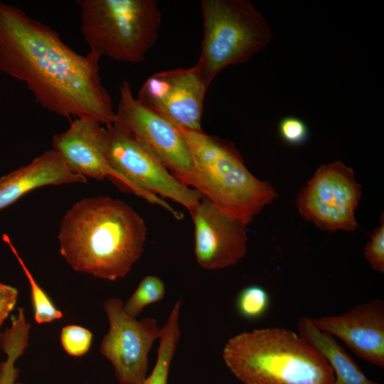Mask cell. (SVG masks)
<instances>
[{
  "label": "cell",
  "instance_id": "6da1fadb",
  "mask_svg": "<svg viewBox=\"0 0 384 384\" xmlns=\"http://www.w3.org/2000/svg\"><path fill=\"white\" fill-rule=\"evenodd\" d=\"M100 58L76 53L49 26L0 1V71L25 82L45 109L112 124L115 111L100 75Z\"/></svg>",
  "mask_w": 384,
  "mask_h": 384
},
{
  "label": "cell",
  "instance_id": "7a4b0ae2",
  "mask_svg": "<svg viewBox=\"0 0 384 384\" xmlns=\"http://www.w3.org/2000/svg\"><path fill=\"white\" fill-rule=\"evenodd\" d=\"M147 236L143 218L126 202L84 198L66 211L58 235L60 255L76 272L114 281L142 257Z\"/></svg>",
  "mask_w": 384,
  "mask_h": 384
},
{
  "label": "cell",
  "instance_id": "3957f363",
  "mask_svg": "<svg viewBox=\"0 0 384 384\" xmlns=\"http://www.w3.org/2000/svg\"><path fill=\"white\" fill-rule=\"evenodd\" d=\"M223 361L244 384H333L325 358L294 331L278 327L255 329L230 338Z\"/></svg>",
  "mask_w": 384,
  "mask_h": 384
},
{
  "label": "cell",
  "instance_id": "277c9868",
  "mask_svg": "<svg viewBox=\"0 0 384 384\" xmlns=\"http://www.w3.org/2000/svg\"><path fill=\"white\" fill-rule=\"evenodd\" d=\"M178 129L193 159V169L188 186H192L224 213L247 225L277 198L272 185L250 173L232 144L203 131Z\"/></svg>",
  "mask_w": 384,
  "mask_h": 384
},
{
  "label": "cell",
  "instance_id": "5b68a950",
  "mask_svg": "<svg viewBox=\"0 0 384 384\" xmlns=\"http://www.w3.org/2000/svg\"><path fill=\"white\" fill-rule=\"evenodd\" d=\"M82 33L90 52L140 63L158 38L161 14L154 0H78Z\"/></svg>",
  "mask_w": 384,
  "mask_h": 384
},
{
  "label": "cell",
  "instance_id": "8992f818",
  "mask_svg": "<svg viewBox=\"0 0 384 384\" xmlns=\"http://www.w3.org/2000/svg\"><path fill=\"white\" fill-rule=\"evenodd\" d=\"M203 36L196 63L208 88L226 67L243 63L272 38L267 21L247 0H202Z\"/></svg>",
  "mask_w": 384,
  "mask_h": 384
},
{
  "label": "cell",
  "instance_id": "52a82bcc",
  "mask_svg": "<svg viewBox=\"0 0 384 384\" xmlns=\"http://www.w3.org/2000/svg\"><path fill=\"white\" fill-rule=\"evenodd\" d=\"M362 195L350 167L341 161L320 166L298 194L300 215L329 231H353L358 224L355 213Z\"/></svg>",
  "mask_w": 384,
  "mask_h": 384
},
{
  "label": "cell",
  "instance_id": "ba28073f",
  "mask_svg": "<svg viewBox=\"0 0 384 384\" xmlns=\"http://www.w3.org/2000/svg\"><path fill=\"white\" fill-rule=\"evenodd\" d=\"M112 125L145 144L180 181L188 186L193 164L189 146L178 127L141 103L123 80Z\"/></svg>",
  "mask_w": 384,
  "mask_h": 384
},
{
  "label": "cell",
  "instance_id": "9c48e42d",
  "mask_svg": "<svg viewBox=\"0 0 384 384\" xmlns=\"http://www.w3.org/2000/svg\"><path fill=\"white\" fill-rule=\"evenodd\" d=\"M106 156L110 165L142 191L169 198L188 211L202 195L172 174L145 144L112 124L107 126Z\"/></svg>",
  "mask_w": 384,
  "mask_h": 384
},
{
  "label": "cell",
  "instance_id": "30bf717a",
  "mask_svg": "<svg viewBox=\"0 0 384 384\" xmlns=\"http://www.w3.org/2000/svg\"><path fill=\"white\" fill-rule=\"evenodd\" d=\"M109 331L100 346V353L114 370L120 384H143L147 375L149 353L161 332L153 318L137 320L124 310L123 302L107 299L103 305Z\"/></svg>",
  "mask_w": 384,
  "mask_h": 384
},
{
  "label": "cell",
  "instance_id": "8fae6325",
  "mask_svg": "<svg viewBox=\"0 0 384 384\" xmlns=\"http://www.w3.org/2000/svg\"><path fill=\"white\" fill-rule=\"evenodd\" d=\"M92 117L75 118L65 132L53 136V149L73 173L97 181L112 179L149 203L171 211L172 207L166 201L142 191L110 165L106 156L107 129Z\"/></svg>",
  "mask_w": 384,
  "mask_h": 384
},
{
  "label": "cell",
  "instance_id": "7c38bea8",
  "mask_svg": "<svg viewBox=\"0 0 384 384\" xmlns=\"http://www.w3.org/2000/svg\"><path fill=\"white\" fill-rule=\"evenodd\" d=\"M206 86L196 64L156 73L141 87L137 100L178 128L203 131Z\"/></svg>",
  "mask_w": 384,
  "mask_h": 384
},
{
  "label": "cell",
  "instance_id": "4fadbf2b",
  "mask_svg": "<svg viewBox=\"0 0 384 384\" xmlns=\"http://www.w3.org/2000/svg\"><path fill=\"white\" fill-rule=\"evenodd\" d=\"M189 213L194 225L195 256L202 268H225L245 256L246 224L226 215L203 196Z\"/></svg>",
  "mask_w": 384,
  "mask_h": 384
},
{
  "label": "cell",
  "instance_id": "5bb4252c",
  "mask_svg": "<svg viewBox=\"0 0 384 384\" xmlns=\"http://www.w3.org/2000/svg\"><path fill=\"white\" fill-rule=\"evenodd\" d=\"M311 320L320 331L341 339L361 358L384 366V303L381 299L357 305L340 316Z\"/></svg>",
  "mask_w": 384,
  "mask_h": 384
},
{
  "label": "cell",
  "instance_id": "9a60e30c",
  "mask_svg": "<svg viewBox=\"0 0 384 384\" xmlns=\"http://www.w3.org/2000/svg\"><path fill=\"white\" fill-rule=\"evenodd\" d=\"M76 183H87V178L70 171L56 151H46L0 178V210L36 188Z\"/></svg>",
  "mask_w": 384,
  "mask_h": 384
},
{
  "label": "cell",
  "instance_id": "2e32d148",
  "mask_svg": "<svg viewBox=\"0 0 384 384\" xmlns=\"http://www.w3.org/2000/svg\"><path fill=\"white\" fill-rule=\"evenodd\" d=\"M297 328L299 336L328 361L334 373L333 384H381L368 378L334 336L318 329L311 318L302 317Z\"/></svg>",
  "mask_w": 384,
  "mask_h": 384
},
{
  "label": "cell",
  "instance_id": "e0dca14e",
  "mask_svg": "<svg viewBox=\"0 0 384 384\" xmlns=\"http://www.w3.org/2000/svg\"><path fill=\"white\" fill-rule=\"evenodd\" d=\"M181 300L174 304L166 322L161 328L156 361L152 372L143 384H168L171 364L181 336Z\"/></svg>",
  "mask_w": 384,
  "mask_h": 384
},
{
  "label": "cell",
  "instance_id": "ac0fdd59",
  "mask_svg": "<svg viewBox=\"0 0 384 384\" xmlns=\"http://www.w3.org/2000/svg\"><path fill=\"white\" fill-rule=\"evenodd\" d=\"M2 239L9 246L28 282L35 321L42 324L62 319L63 316L62 311L55 306L49 296L36 281L9 237L4 234Z\"/></svg>",
  "mask_w": 384,
  "mask_h": 384
},
{
  "label": "cell",
  "instance_id": "d6986e66",
  "mask_svg": "<svg viewBox=\"0 0 384 384\" xmlns=\"http://www.w3.org/2000/svg\"><path fill=\"white\" fill-rule=\"evenodd\" d=\"M165 293V284L159 277L145 276L124 304V310L129 316L137 318L146 306L161 300Z\"/></svg>",
  "mask_w": 384,
  "mask_h": 384
},
{
  "label": "cell",
  "instance_id": "ffe728a7",
  "mask_svg": "<svg viewBox=\"0 0 384 384\" xmlns=\"http://www.w3.org/2000/svg\"><path fill=\"white\" fill-rule=\"evenodd\" d=\"M28 345V338L21 333H10L0 338L1 348L7 355L6 360L0 363V384L16 383L18 369L15 367V363Z\"/></svg>",
  "mask_w": 384,
  "mask_h": 384
},
{
  "label": "cell",
  "instance_id": "44dd1931",
  "mask_svg": "<svg viewBox=\"0 0 384 384\" xmlns=\"http://www.w3.org/2000/svg\"><path fill=\"white\" fill-rule=\"evenodd\" d=\"M270 304L269 294L258 285H250L242 289L236 300L238 314L250 320L262 317L267 312Z\"/></svg>",
  "mask_w": 384,
  "mask_h": 384
},
{
  "label": "cell",
  "instance_id": "7402d4cb",
  "mask_svg": "<svg viewBox=\"0 0 384 384\" xmlns=\"http://www.w3.org/2000/svg\"><path fill=\"white\" fill-rule=\"evenodd\" d=\"M92 341V332L85 327L71 324L65 326L61 330L60 343L70 356L79 357L87 353Z\"/></svg>",
  "mask_w": 384,
  "mask_h": 384
},
{
  "label": "cell",
  "instance_id": "603a6c76",
  "mask_svg": "<svg viewBox=\"0 0 384 384\" xmlns=\"http://www.w3.org/2000/svg\"><path fill=\"white\" fill-rule=\"evenodd\" d=\"M364 256L371 267L380 272H384V219L382 215L380 225L370 235V240L366 245Z\"/></svg>",
  "mask_w": 384,
  "mask_h": 384
},
{
  "label": "cell",
  "instance_id": "cb8c5ba5",
  "mask_svg": "<svg viewBox=\"0 0 384 384\" xmlns=\"http://www.w3.org/2000/svg\"><path fill=\"white\" fill-rule=\"evenodd\" d=\"M281 138L290 145H301L309 137V129L306 123L295 117H286L279 124Z\"/></svg>",
  "mask_w": 384,
  "mask_h": 384
},
{
  "label": "cell",
  "instance_id": "d4e9b609",
  "mask_svg": "<svg viewBox=\"0 0 384 384\" xmlns=\"http://www.w3.org/2000/svg\"><path fill=\"white\" fill-rule=\"evenodd\" d=\"M18 290L0 282V329L16 304Z\"/></svg>",
  "mask_w": 384,
  "mask_h": 384
},
{
  "label": "cell",
  "instance_id": "484cf974",
  "mask_svg": "<svg viewBox=\"0 0 384 384\" xmlns=\"http://www.w3.org/2000/svg\"><path fill=\"white\" fill-rule=\"evenodd\" d=\"M14 384H25V383L16 382Z\"/></svg>",
  "mask_w": 384,
  "mask_h": 384
}]
</instances>
